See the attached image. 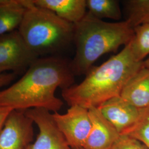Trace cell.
Here are the masks:
<instances>
[{
  "label": "cell",
  "mask_w": 149,
  "mask_h": 149,
  "mask_svg": "<svg viewBox=\"0 0 149 149\" xmlns=\"http://www.w3.org/2000/svg\"><path fill=\"white\" fill-rule=\"evenodd\" d=\"M74 76L70 60L57 55L39 58L19 80L0 91V107L23 111L43 108L58 112L64 103L55 96V91L74 85Z\"/></svg>",
  "instance_id": "cell-1"
},
{
  "label": "cell",
  "mask_w": 149,
  "mask_h": 149,
  "mask_svg": "<svg viewBox=\"0 0 149 149\" xmlns=\"http://www.w3.org/2000/svg\"><path fill=\"white\" fill-rule=\"evenodd\" d=\"M143 66V62L135 59L128 44L119 53L93 66L79 84L62 90L63 98L70 106L98 108L120 96L124 86Z\"/></svg>",
  "instance_id": "cell-2"
},
{
  "label": "cell",
  "mask_w": 149,
  "mask_h": 149,
  "mask_svg": "<svg viewBox=\"0 0 149 149\" xmlns=\"http://www.w3.org/2000/svg\"><path fill=\"white\" fill-rule=\"evenodd\" d=\"M74 25L76 53L70 64L75 76L86 75L102 56L126 46L134 36V29L126 21L108 22L88 12Z\"/></svg>",
  "instance_id": "cell-3"
},
{
  "label": "cell",
  "mask_w": 149,
  "mask_h": 149,
  "mask_svg": "<svg viewBox=\"0 0 149 149\" xmlns=\"http://www.w3.org/2000/svg\"><path fill=\"white\" fill-rule=\"evenodd\" d=\"M26 11L18 29L27 47L38 57L55 54L68 48L74 40V25L53 12L23 0Z\"/></svg>",
  "instance_id": "cell-4"
},
{
  "label": "cell",
  "mask_w": 149,
  "mask_h": 149,
  "mask_svg": "<svg viewBox=\"0 0 149 149\" xmlns=\"http://www.w3.org/2000/svg\"><path fill=\"white\" fill-rule=\"evenodd\" d=\"M39 57L27 47L18 29L0 36V74L25 73Z\"/></svg>",
  "instance_id": "cell-5"
},
{
  "label": "cell",
  "mask_w": 149,
  "mask_h": 149,
  "mask_svg": "<svg viewBox=\"0 0 149 149\" xmlns=\"http://www.w3.org/2000/svg\"><path fill=\"white\" fill-rule=\"evenodd\" d=\"M52 116L70 146L73 149H83L91 128L88 109L72 106L65 113L55 112Z\"/></svg>",
  "instance_id": "cell-6"
},
{
  "label": "cell",
  "mask_w": 149,
  "mask_h": 149,
  "mask_svg": "<svg viewBox=\"0 0 149 149\" xmlns=\"http://www.w3.org/2000/svg\"><path fill=\"white\" fill-rule=\"evenodd\" d=\"M24 112L39 129L36 141L26 149H73L58 127L50 112L43 108H32Z\"/></svg>",
  "instance_id": "cell-7"
},
{
  "label": "cell",
  "mask_w": 149,
  "mask_h": 149,
  "mask_svg": "<svg viewBox=\"0 0 149 149\" xmlns=\"http://www.w3.org/2000/svg\"><path fill=\"white\" fill-rule=\"evenodd\" d=\"M33 121L23 111L13 110L0 132V149H26L33 138Z\"/></svg>",
  "instance_id": "cell-8"
},
{
  "label": "cell",
  "mask_w": 149,
  "mask_h": 149,
  "mask_svg": "<svg viewBox=\"0 0 149 149\" xmlns=\"http://www.w3.org/2000/svg\"><path fill=\"white\" fill-rule=\"evenodd\" d=\"M98 108L120 135L134 127L145 110L133 106L120 96L109 100Z\"/></svg>",
  "instance_id": "cell-9"
},
{
  "label": "cell",
  "mask_w": 149,
  "mask_h": 149,
  "mask_svg": "<svg viewBox=\"0 0 149 149\" xmlns=\"http://www.w3.org/2000/svg\"><path fill=\"white\" fill-rule=\"evenodd\" d=\"M91 122L90 132L83 149H111L120 134L98 108L88 109Z\"/></svg>",
  "instance_id": "cell-10"
},
{
  "label": "cell",
  "mask_w": 149,
  "mask_h": 149,
  "mask_svg": "<svg viewBox=\"0 0 149 149\" xmlns=\"http://www.w3.org/2000/svg\"><path fill=\"white\" fill-rule=\"evenodd\" d=\"M120 97L138 109H149V70L144 66L139 70L124 86Z\"/></svg>",
  "instance_id": "cell-11"
},
{
  "label": "cell",
  "mask_w": 149,
  "mask_h": 149,
  "mask_svg": "<svg viewBox=\"0 0 149 149\" xmlns=\"http://www.w3.org/2000/svg\"><path fill=\"white\" fill-rule=\"evenodd\" d=\"M38 7L53 12L60 18L75 24L87 13L86 0H32Z\"/></svg>",
  "instance_id": "cell-12"
},
{
  "label": "cell",
  "mask_w": 149,
  "mask_h": 149,
  "mask_svg": "<svg viewBox=\"0 0 149 149\" xmlns=\"http://www.w3.org/2000/svg\"><path fill=\"white\" fill-rule=\"evenodd\" d=\"M26 9L23 0H0V36L18 29Z\"/></svg>",
  "instance_id": "cell-13"
},
{
  "label": "cell",
  "mask_w": 149,
  "mask_h": 149,
  "mask_svg": "<svg viewBox=\"0 0 149 149\" xmlns=\"http://www.w3.org/2000/svg\"><path fill=\"white\" fill-rule=\"evenodd\" d=\"M87 12L97 19H122V12L117 0H86Z\"/></svg>",
  "instance_id": "cell-14"
},
{
  "label": "cell",
  "mask_w": 149,
  "mask_h": 149,
  "mask_svg": "<svg viewBox=\"0 0 149 149\" xmlns=\"http://www.w3.org/2000/svg\"><path fill=\"white\" fill-rule=\"evenodd\" d=\"M125 20L134 28L149 23V0H127L123 2Z\"/></svg>",
  "instance_id": "cell-15"
},
{
  "label": "cell",
  "mask_w": 149,
  "mask_h": 149,
  "mask_svg": "<svg viewBox=\"0 0 149 149\" xmlns=\"http://www.w3.org/2000/svg\"><path fill=\"white\" fill-rule=\"evenodd\" d=\"M134 57L143 62L149 56V23L134 28V36L129 43Z\"/></svg>",
  "instance_id": "cell-16"
},
{
  "label": "cell",
  "mask_w": 149,
  "mask_h": 149,
  "mask_svg": "<svg viewBox=\"0 0 149 149\" xmlns=\"http://www.w3.org/2000/svg\"><path fill=\"white\" fill-rule=\"evenodd\" d=\"M122 135L138 140L149 149V109H145L138 123Z\"/></svg>",
  "instance_id": "cell-17"
},
{
  "label": "cell",
  "mask_w": 149,
  "mask_h": 149,
  "mask_svg": "<svg viewBox=\"0 0 149 149\" xmlns=\"http://www.w3.org/2000/svg\"><path fill=\"white\" fill-rule=\"evenodd\" d=\"M111 149H148L140 141L126 135H120Z\"/></svg>",
  "instance_id": "cell-18"
},
{
  "label": "cell",
  "mask_w": 149,
  "mask_h": 149,
  "mask_svg": "<svg viewBox=\"0 0 149 149\" xmlns=\"http://www.w3.org/2000/svg\"><path fill=\"white\" fill-rule=\"evenodd\" d=\"M17 75V74L13 72L0 74V88L10 84L16 79Z\"/></svg>",
  "instance_id": "cell-19"
},
{
  "label": "cell",
  "mask_w": 149,
  "mask_h": 149,
  "mask_svg": "<svg viewBox=\"0 0 149 149\" xmlns=\"http://www.w3.org/2000/svg\"><path fill=\"white\" fill-rule=\"evenodd\" d=\"M12 111L13 109L11 108L0 107V132L3 128L6 120Z\"/></svg>",
  "instance_id": "cell-20"
},
{
  "label": "cell",
  "mask_w": 149,
  "mask_h": 149,
  "mask_svg": "<svg viewBox=\"0 0 149 149\" xmlns=\"http://www.w3.org/2000/svg\"><path fill=\"white\" fill-rule=\"evenodd\" d=\"M143 64H144V66L149 70V56L144 60L143 61Z\"/></svg>",
  "instance_id": "cell-21"
},
{
  "label": "cell",
  "mask_w": 149,
  "mask_h": 149,
  "mask_svg": "<svg viewBox=\"0 0 149 149\" xmlns=\"http://www.w3.org/2000/svg\"></svg>",
  "instance_id": "cell-22"
}]
</instances>
